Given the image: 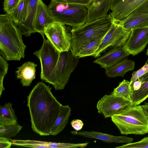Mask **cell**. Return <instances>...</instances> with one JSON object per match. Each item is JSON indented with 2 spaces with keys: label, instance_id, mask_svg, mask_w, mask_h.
I'll return each instance as SVG.
<instances>
[{
  "label": "cell",
  "instance_id": "obj_1",
  "mask_svg": "<svg viewBox=\"0 0 148 148\" xmlns=\"http://www.w3.org/2000/svg\"><path fill=\"white\" fill-rule=\"evenodd\" d=\"M51 89L49 85L40 82L27 97L32 128L40 136L51 135L62 106L53 95Z\"/></svg>",
  "mask_w": 148,
  "mask_h": 148
},
{
  "label": "cell",
  "instance_id": "obj_2",
  "mask_svg": "<svg viewBox=\"0 0 148 148\" xmlns=\"http://www.w3.org/2000/svg\"><path fill=\"white\" fill-rule=\"evenodd\" d=\"M22 31L8 14L0 15V53L7 60H20L25 57L26 46Z\"/></svg>",
  "mask_w": 148,
  "mask_h": 148
},
{
  "label": "cell",
  "instance_id": "obj_3",
  "mask_svg": "<svg viewBox=\"0 0 148 148\" xmlns=\"http://www.w3.org/2000/svg\"><path fill=\"white\" fill-rule=\"evenodd\" d=\"M111 118L123 135H142L148 133V114L142 105L132 103Z\"/></svg>",
  "mask_w": 148,
  "mask_h": 148
},
{
  "label": "cell",
  "instance_id": "obj_4",
  "mask_svg": "<svg viewBox=\"0 0 148 148\" xmlns=\"http://www.w3.org/2000/svg\"><path fill=\"white\" fill-rule=\"evenodd\" d=\"M113 18L110 14L71 30L72 44L70 48L77 56L79 51L90 42L104 36L110 28Z\"/></svg>",
  "mask_w": 148,
  "mask_h": 148
},
{
  "label": "cell",
  "instance_id": "obj_5",
  "mask_svg": "<svg viewBox=\"0 0 148 148\" xmlns=\"http://www.w3.org/2000/svg\"><path fill=\"white\" fill-rule=\"evenodd\" d=\"M54 21L76 28L86 23L87 6L51 0L47 5Z\"/></svg>",
  "mask_w": 148,
  "mask_h": 148
},
{
  "label": "cell",
  "instance_id": "obj_6",
  "mask_svg": "<svg viewBox=\"0 0 148 148\" xmlns=\"http://www.w3.org/2000/svg\"><path fill=\"white\" fill-rule=\"evenodd\" d=\"M78 59L71 49L61 52L56 65L45 82L52 84L56 90L64 89L77 64Z\"/></svg>",
  "mask_w": 148,
  "mask_h": 148
},
{
  "label": "cell",
  "instance_id": "obj_7",
  "mask_svg": "<svg viewBox=\"0 0 148 148\" xmlns=\"http://www.w3.org/2000/svg\"><path fill=\"white\" fill-rule=\"evenodd\" d=\"M42 36L43 39V45L39 50L33 54L40 60V78L45 82L56 65L60 52L48 39L46 40L44 35Z\"/></svg>",
  "mask_w": 148,
  "mask_h": 148
},
{
  "label": "cell",
  "instance_id": "obj_8",
  "mask_svg": "<svg viewBox=\"0 0 148 148\" xmlns=\"http://www.w3.org/2000/svg\"><path fill=\"white\" fill-rule=\"evenodd\" d=\"M131 31L125 29L114 19L110 28L103 37L99 47L91 56L98 58L109 47L113 48L123 46Z\"/></svg>",
  "mask_w": 148,
  "mask_h": 148
},
{
  "label": "cell",
  "instance_id": "obj_9",
  "mask_svg": "<svg viewBox=\"0 0 148 148\" xmlns=\"http://www.w3.org/2000/svg\"><path fill=\"white\" fill-rule=\"evenodd\" d=\"M44 34L60 52L68 51L72 44L71 30L65 25L54 21L44 30Z\"/></svg>",
  "mask_w": 148,
  "mask_h": 148
},
{
  "label": "cell",
  "instance_id": "obj_10",
  "mask_svg": "<svg viewBox=\"0 0 148 148\" xmlns=\"http://www.w3.org/2000/svg\"><path fill=\"white\" fill-rule=\"evenodd\" d=\"M114 20H121L130 16L148 13V0H123L110 7Z\"/></svg>",
  "mask_w": 148,
  "mask_h": 148
},
{
  "label": "cell",
  "instance_id": "obj_11",
  "mask_svg": "<svg viewBox=\"0 0 148 148\" xmlns=\"http://www.w3.org/2000/svg\"><path fill=\"white\" fill-rule=\"evenodd\" d=\"M132 102L124 98L116 96L111 93L105 95L98 101V112L105 118L111 117L126 106Z\"/></svg>",
  "mask_w": 148,
  "mask_h": 148
},
{
  "label": "cell",
  "instance_id": "obj_12",
  "mask_svg": "<svg viewBox=\"0 0 148 148\" xmlns=\"http://www.w3.org/2000/svg\"><path fill=\"white\" fill-rule=\"evenodd\" d=\"M148 44V27L132 30L123 47L130 55L135 56L144 50Z\"/></svg>",
  "mask_w": 148,
  "mask_h": 148
},
{
  "label": "cell",
  "instance_id": "obj_13",
  "mask_svg": "<svg viewBox=\"0 0 148 148\" xmlns=\"http://www.w3.org/2000/svg\"><path fill=\"white\" fill-rule=\"evenodd\" d=\"M40 0H25L23 17L18 25L23 34L29 37L36 32L35 29L36 17Z\"/></svg>",
  "mask_w": 148,
  "mask_h": 148
},
{
  "label": "cell",
  "instance_id": "obj_14",
  "mask_svg": "<svg viewBox=\"0 0 148 148\" xmlns=\"http://www.w3.org/2000/svg\"><path fill=\"white\" fill-rule=\"evenodd\" d=\"M130 55L123 46L114 47L103 55L98 57L93 62L105 69L117 64Z\"/></svg>",
  "mask_w": 148,
  "mask_h": 148
},
{
  "label": "cell",
  "instance_id": "obj_15",
  "mask_svg": "<svg viewBox=\"0 0 148 148\" xmlns=\"http://www.w3.org/2000/svg\"><path fill=\"white\" fill-rule=\"evenodd\" d=\"M12 145L25 147L34 148H84L85 143H71L48 142L31 140H12L9 139Z\"/></svg>",
  "mask_w": 148,
  "mask_h": 148
},
{
  "label": "cell",
  "instance_id": "obj_16",
  "mask_svg": "<svg viewBox=\"0 0 148 148\" xmlns=\"http://www.w3.org/2000/svg\"><path fill=\"white\" fill-rule=\"evenodd\" d=\"M70 132L73 135H79L86 138L99 139L108 143H115L127 144L132 143L134 140L132 138L126 136H115L94 131H79L75 130Z\"/></svg>",
  "mask_w": 148,
  "mask_h": 148
},
{
  "label": "cell",
  "instance_id": "obj_17",
  "mask_svg": "<svg viewBox=\"0 0 148 148\" xmlns=\"http://www.w3.org/2000/svg\"><path fill=\"white\" fill-rule=\"evenodd\" d=\"M54 21L47 6L40 0L36 17L35 29L36 32L39 33L42 36L44 35L45 29Z\"/></svg>",
  "mask_w": 148,
  "mask_h": 148
},
{
  "label": "cell",
  "instance_id": "obj_18",
  "mask_svg": "<svg viewBox=\"0 0 148 148\" xmlns=\"http://www.w3.org/2000/svg\"><path fill=\"white\" fill-rule=\"evenodd\" d=\"M112 0H91L87 6L88 14L86 22L101 18L110 10Z\"/></svg>",
  "mask_w": 148,
  "mask_h": 148
},
{
  "label": "cell",
  "instance_id": "obj_19",
  "mask_svg": "<svg viewBox=\"0 0 148 148\" xmlns=\"http://www.w3.org/2000/svg\"><path fill=\"white\" fill-rule=\"evenodd\" d=\"M37 65L34 62H27L17 68L16 73L17 78L20 80L23 86H28L35 78L36 68Z\"/></svg>",
  "mask_w": 148,
  "mask_h": 148
},
{
  "label": "cell",
  "instance_id": "obj_20",
  "mask_svg": "<svg viewBox=\"0 0 148 148\" xmlns=\"http://www.w3.org/2000/svg\"><path fill=\"white\" fill-rule=\"evenodd\" d=\"M115 20L124 29L128 30L148 27V13L128 16L121 20Z\"/></svg>",
  "mask_w": 148,
  "mask_h": 148
},
{
  "label": "cell",
  "instance_id": "obj_21",
  "mask_svg": "<svg viewBox=\"0 0 148 148\" xmlns=\"http://www.w3.org/2000/svg\"><path fill=\"white\" fill-rule=\"evenodd\" d=\"M135 64L134 61L128 60L127 58L113 66L105 68V73L110 77H123L127 72L134 69Z\"/></svg>",
  "mask_w": 148,
  "mask_h": 148
},
{
  "label": "cell",
  "instance_id": "obj_22",
  "mask_svg": "<svg viewBox=\"0 0 148 148\" xmlns=\"http://www.w3.org/2000/svg\"><path fill=\"white\" fill-rule=\"evenodd\" d=\"M71 109L69 105L62 106L51 131V135L56 136L62 131L68 122Z\"/></svg>",
  "mask_w": 148,
  "mask_h": 148
},
{
  "label": "cell",
  "instance_id": "obj_23",
  "mask_svg": "<svg viewBox=\"0 0 148 148\" xmlns=\"http://www.w3.org/2000/svg\"><path fill=\"white\" fill-rule=\"evenodd\" d=\"M17 123V117L10 103L0 106V125H12Z\"/></svg>",
  "mask_w": 148,
  "mask_h": 148
},
{
  "label": "cell",
  "instance_id": "obj_24",
  "mask_svg": "<svg viewBox=\"0 0 148 148\" xmlns=\"http://www.w3.org/2000/svg\"><path fill=\"white\" fill-rule=\"evenodd\" d=\"M148 97V81L142 82L138 90H132L131 99L132 103L134 105H140Z\"/></svg>",
  "mask_w": 148,
  "mask_h": 148
},
{
  "label": "cell",
  "instance_id": "obj_25",
  "mask_svg": "<svg viewBox=\"0 0 148 148\" xmlns=\"http://www.w3.org/2000/svg\"><path fill=\"white\" fill-rule=\"evenodd\" d=\"M111 93L116 96L124 98L132 102V90L130 82L127 80L124 79L120 82L119 86L114 89Z\"/></svg>",
  "mask_w": 148,
  "mask_h": 148
},
{
  "label": "cell",
  "instance_id": "obj_26",
  "mask_svg": "<svg viewBox=\"0 0 148 148\" xmlns=\"http://www.w3.org/2000/svg\"><path fill=\"white\" fill-rule=\"evenodd\" d=\"M104 36L90 42L79 51L77 56L79 58L91 56L99 47Z\"/></svg>",
  "mask_w": 148,
  "mask_h": 148
},
{
  "label": "cell",
  "instance_id": "obj_27",
  "mask_svg": "<svg viewBox=\"0 0 148 148\" xmlns=\"http://www.w3.org/2000/svg\"><path fill=\"white\" fill-rule=\"evenodd\" d=\"M22 127L18 123L12 125H0V137L9 139L14 137L19 132Z\"/></svg>",
  "mask_w": 148,
  "mask_h": 148
},
{
  "label": "cell",
  "instance_id": "obj_28",
  "mask_svg": "<svg viewBox=\"0 0 148 148\" xmlns=\"http://www.w3.org/2000/svg\"><path fill=\"white\" fill-rule=\"evenodd\" d=\"M25 3V0H21L10 15L17 24L22 19Z\"/></svg>",
  "mask_w": 148,
  "mask_h": 148
},
{
  "label": "cell",
  "instance_id": "obj_29",
  "mask_svg": "<svg viewBox=\"0 0 148 148\" xmlns=\"http://www.w3.org/2000/svg\"><path fill=\"white\" fill-rule=\"evenodd\" d=\"M8 64L7 61L1 55L0 56V87L1 97L3 91L5 90L3 82L5 75L7 73Z\"/></svg>",
  "mask_w": 148,
  "mask_h": 148
},
{
  "label": "cell",
  "instance_id": "obj_30",
  "mask_svg": "<svg viewBox=\"0 0 148 148\" xmlns=\"http://www.w3.org/2000/svg\"><path fill=\"white\" fill-rule=\"evenodd\" d=\"M116 148H148V136L134 143H130L116 147Z\"/></svg>",
  "mask_w": 148,
  "mask_h": 148
},
{
  "label": "cell",
  "instance_id": "obj_31",
  "mask_svg": "<svg viewBox=\"0 0 148 148\" xmlns=\"http://www.w3.org/2000/svg\"><path fill=\"white\" fill-rule=\"evenodd\" d=\"M148 71V64H145L137 71L133 72L132 74L130 82L131 88L133 86L134 83L138 78L144 75Z\"/></svg>",
  "mask_w": 148,
  "mask_h": 148
},
{
  "label": "cell",
  "instance_id": "obj_32",
  "mask_svg": "<svg viewBox=\"0 0 148 148\" xmlns=\"http://www.w3.org/2000/svg\"><path fill=\"white\" fill-rule=\"evenodd\" d=\"M21 0H4L3 10L6 14L10 15Z\"/></svg>",
  "mask_w": 148,
  "mask_h": 148
},
{
  "label": "cell",
  "instance_id": "obj_33",
  "mask_svg": "<svg viewBox=\"0 0 148 148\" xmlns=\"http://www.w3.org/2000/svg\"><path fill=\"white\" fill-rule=\"evenodd\" d=\"M56 1L64 3L88 6L91 0H55Z\"/></svg>",
  "mask_w": 148,
  "mask_h": 148
},
{
  "label": "cell",
  "instance_id": "obj_34",
  "mask_svg": "<svg viewBox=\"0 0 148 148\" xmlns=\"http://www.w3.org/2000/svg\"><path fill=\"white\" fill-rule=\"evenodd\" d=\"M72 127L75 130L79 131L82 128L84 125L83 121L80 119H74L71 122Z\"/></svg>",
  "mask_w": 148,
  "mask_h": 148
},
{
  "label": "cell",
  "instance_id": "obj_35",
  "mask_svg": "<svg viewBox=\"0 0 148 148\" xmlns=\"http://www.w3.org/2000/svg\"><path fill=\"white\" fill-rule=\"evenodd\" d=\"M12 145L9 139L0 137V148H10Z\"/></svg>",
  "mask_w": 148,
  "mask_h": 148
},
{
  "label": "cell",
  "instance_id": "obj_36",
  "mask_svg": "<svg viewBox=\"0 0 148 148\" xmlns=\"http://www.w3.org/2000/svg\"><path fill=\"white\" fill-rule=\"evenodd\" d=\"M142 82L139 80L136 81L134 84L133 86L131 88L132 90H137L140 87Z\"/></svg>",
  "mask_w": 148,
  "mask_h": 148
},
{
  "label": "cell",
  "instance_id": "obj_37",
  "mask_svg": "<svg viewBox=\"0 0 148 148\" xmlns=\"http://www.w3.org/2000/svg\"><path fill=\"white\" fill-rule=\"evenodd\" d=\"M138 80L141 81L142 82L148 81V71L144 75L139 78Z\"/></svg>",
  "mask_w": 148,
  "mask_h": 148
},
{
  "label": "cell",
  "instance_id": "obj_38",
  "mask_svg": "<svg viewBox=\"0 0 148 148\" xmlns=\"http://www.w3.org/2000/svg\"><path fill=\"white\" fill-rule=\"evenodd\" d=\"M123 0H112L110 8L116 5Z\"/></svg>",
  "mask_w": 148,
  "mask_h": 148
},
{
  "label": "cell",
  "instance_id": "obj_39",
  "mask_svg": "<svg viewBox=\"0 0 148 148\" xmlns=\"http://www.w3.org/2000/svg\"><path fill=\"white\" fill-rule=\"evenodd\" d=\"M142 106L148 114V102H145Z\"/></svg>",
  "mask_w": 148,
  "mask_h": 148
},
{
  "label": "cell",
  "instance_id": "obj_40",
  "mask_svg": "<svg viewBox=\"0 0 148 148\" xmlns=\"http://www.w3.org/2000/svg\"><path fill=\"white\" fill-rule=\"evenodd\" d=\"M146 54L147 55V56H148V48L147 50Z\"/></svg>",
  "mask_w": 148,
  "mask_h": 148
},
{
  "label": "cell",
  "instance_id": "obj_41",
  "mask_svg": "<svg viewBox=\"0 0 148 148\" xmlns=\"http://www.w3.org/2000/svg\"><path fill=\"white\" fill-rule=\"evenodd\" d=\"M145 64H148V59H147V61L145 63Z\"/></svg>",
  "mask_w": 148,
  "mask_h": 148
}]
</instances>
